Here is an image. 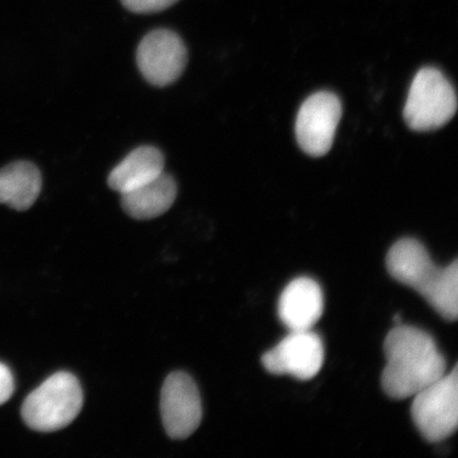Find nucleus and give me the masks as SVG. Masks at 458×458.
Segmentation results:
<instances>
[{
    "instance_id": "obj_1",
    "label": "nucleus",
    "mask_w": 458,
    "mask_h": 458,
    "mask_svg": "<svg viewBox=\"0 0 458 458\" xmlns=\"http://www.w3.org/2000/svg\"><path fill=\"white\" fill-rule=\"evenodd\" d=\"M382 372L383 391L389 398L414 397L446 374V362L433 337L420 328L399 324L388 332Z\"/></svg>"
},
{
    "instance_id": "obj_2",
    "label": "nucleus",
    "mask_w": 458,
    "mask_h": 458,
    "mask_svg": "<svg viewBox=\"0 0 458 458\" xmlns=\"http://www.w3.org/2000/svg\"><path fill=\"white\" fill-rule=\"evenodd\" d=\"M386 267L397 282L411 286L442 317L454 322L458 315V263L439 267L415 239L399 240L386 256Z\"/></svg>"
},
{
    "instance_id": "obj_3",
    "label": "nucleus",
    "mask_w": 458,
    "mask_h": 458,
    "mask_svg": "<svg viewBox=\"0 0 458 458\" xmlns=\"http://www.w3.org/2000/svg\"><path fill=\"white\" fill-rule=\"evenodd\" d=\"M83 401L77 377L71 372H56L26 398L21 408L22 420L34 431H59L76 420Z\"/></svg>"
},
{
    "instance_id": "obj_4",
    "label": "nucleus",
    "mask_w": 458,
    "mask_h": 458,
    "mask_svg": "<svg viewBox=\"0 0 458 458\" xmlns=\"http://www.w3.org/2000/svg\"><path fill=\"white\" fill-rule=\"evenodd\" d=\"M457 99L454 86L437 68L426 67L411 82L404 106V119L411 130L433 131L454 118Z\"/></svg>"
},
{
    "instance_id": "obj_5",
    "label": "nucleus",
    "mask_w": 458,
    "mask_h": 458,
    "mask_svg": "<svg viewBox=\"0 0 458 458\" xmlns=\"http://www.w3.org/2000/svg\"><path fill=\"white\" fill-rule=\"evenodd\" d=\"M418 431L429 443L443 442L458 426L457 366L414 396L411 409Z\"/></svg>"
},
{
    "instance_id": "obj_6",
    "label": "nucleus",
    "mask_w": 458,
    "mask_h": 458,
    "mask_svg": "<svg viewBox=\"0 0 458 458\" xmlns=\"http://www.w3.org/2000/svg\"><path fill=\"white\" fill-rule=\"evenodd\" d=\"M182 39L168 29H157L141 39L136 60L147 81L158 88L174 83L184 72L188 62Z\"/></svg>"
},
{
    "instance_id": "obj_7",
    "label": "nucleus",
    "mask_w": 458,
    "mask_h": 458,
    "mask_svg": "<svg viewBox=\"0 0 458 458\" xmlns=\"http://www.w3.org/2000/svg\"><path fill=\"white\" fill-rule=\"evenodd\" d=\"M160 413L165 433L172 439H186L202 422V401L196 382L185 372H172L160 394Z\"/></svg>"
},
{
    "instance_id": "obj_8",
    "label": "nucleus",
    "mask_w": 458,
    "mask_h": 458,
    "mask_svg": "<svg viewBox=\"0 0 458 458\" xmlns=\"http://www.w3.org/2000/svg\"><path fill=\"white\" fill-rule=\"evenodd\" d=\"M341 117V101L335 94L319 91L309 97L296 119V139L302 151L314 157L327 154Z\"/></svg>"
},
{
    "instance_id": "obj_9",
    "label": "nucleus",
    "mask_w": 458,
    "mask_h": 458,
    "mask_svg": "<svg viewBox=\"0 0 458 458\" xmlns=\"http://www.w3.org/2000/svg\"><path fill=\"white\" fill-rule=\"evenodd\" d=\"M324 360V344L318 335L311 330L291 331L277 346L263 354L262 364L273 375L306 381L318 374Z\"/></svg>"
},
{
    "instance_id": "obj_10",
    "label": "nucleus",
    "mask_w": 458,
    "mask_h": 458,
    "mask_svg": "<svg viewBox=\"0 0 458 458\" xmlns=\"http://www.w3.org/2000/svg\"><path fill=\"white\" fill-rule=\"evenodd\" d=\"M323 313V291L311 278L294 279L280 295L279 318L290 331L311 330Z\"/></svg>"
},
{
    "instance_id": "obj_11",
    "label": "nucleus",
    "mask_w": 458,
    "mask_h": 458,
    "mask_svg": "<svg viewBox=\"0 0 458 458\" xmlns=\"http://www.w3.org/2000/svg\"><path fill=\"white\" fill-rule=\"evenodd\" d=\"M177 185L163 172L156 179L122 194L125 214L136 220H151L167 213L175 202Z\"/></svg>"
},
{
    "instance_id": "obj_12",
    "label": "nucleus",
    "mask_w": 458,
    "mask_h": 458,
    "mask_svg": "<svg viewBox=\"0 0 458 458\" xmlns=\"http://www.w3.org/2000/svg\"><path fill=\"white\" fill-rule=\"evenodd\" d=\"M42 174L30 162H14L0 169V204L25 211L36 203L42 191Z\"/></svg>"
},
{
    "instance_id": "obj_13",
    "label": "nucleus",
    "mask_w": 458,
    "mask_h": 458,
    "mask_svg": "<svg viewBox=\"0 0 458 458\" xmlns=\"http://www.w3.org/2000/svg\"><path fill=\"white\" fill-rule=\"evenodd\" d=\"M164 167L165 158L157 148H137L113 169L108 186L120 194L133 191L162 174Z\"/></svg>"
},
{
    "instance_id": "obj_14",
    "label": "nucleus",
    "mask_w": 458,
    "mask_h": 458,
    "mask_svg": "<svg viewBox=\"0 0 458 458\" xmlns=\"http://www.w3.org/2000/svg\"><path fill=\"white\" fill-rule=\"evenodd\" d=\"M125 9L137 14H152L172 7L179 0H120Z\"/></svg>"
},
{
    "instance_id": "obj_15",
    "label": "nucleus",
    "mask_w": 458,
    "mask_h": 458,
    "mask_svg": "<svg viewBox=\"0 0 458 458\" xmlns=\"http://www.w3.org/2000/svg\"><path fill=\"white\" fill-rule=\"evenodd\" d=\"M14 377L8 366L0 363V405L7 403L14 393Z\"/></svg>"
}]
</instances>
